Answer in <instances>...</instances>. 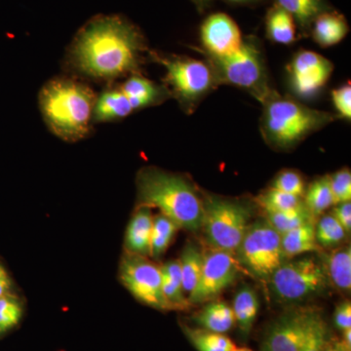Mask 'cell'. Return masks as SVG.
I'll return each instance as SVG.
<instances>
[{"instance_id":"cell-13","label":"cell","mask_w":351,"mask_h":351,"mask_svg":"<svg viewBox=\"0 0 351 351\" xmlns=\"http://www.w3.org/2000/svg\"><path fill=\"white\" fill-rule=\"evenodd\" d=\"M202 53L210 57H226L234 54L243 43L239 25L225 13L208 16L200 27Z\"/></svg>"},{"instance_id":"cell-16","label":"cell","mask_w":351,"mask_h":351,"mask_svg":"<svg viewBox=\"0 0 351 351\" xmlns=\"http://www.w3.org/2000/svg\"><path fill=\"white\" fill-rule=\"evenodd\" d=\"M121 90L130 101L134 110L156 106L165 101L170 95L167 88L156 84L138 73L131 75Z\"/></svg>"},{"instance_id":"cell-11","label":"cell","mask_w":351,"mask_h":351,"mask_svg":"<svg viewBox=\"0 0 351 351\" xmlns=\"http://www.w3.org/2000/svg\"><path fill=\"white\" fill-rule=\"evenodd\" d=\"M237 274V261L233 253L212 250L206 254L199 280L188 297L189 304L213 301L234 281Z\"/></svg>"},{"instance_id":"cell-12","label":"cell","mask_w":351,"mask_h":351,"mask_svg":"<svg viewBox=\"0 0 351 351\" xmlns=\"http://www.w3.org/2000/svg\"><path fill=\"white\" fill-rule=\"evenodd\" d=\"M332 71L334 64L326 58L313 51H299L288 66L291 87L298 96L308 98L327 84Z\"/></svg>"},{"instance_id":"cell-39","label":"cell","mask_w":351,"mask_h":351,"mask_svg":"<svg viewBox=\"0 0 351 351\" xmlns=\"http://www.w3.org/2000/svg\"><path fill=\"white\" fill-rule=\"evenodd\" d=\"M332 217L339 221V225L343 226L346 233L351 230V203L346 202L336 205L332 210Z\"/></svg>"},{"instance_id":"cell-31","label":"cell","mask_w":351,"mask_h":351,"mask_svg":"<svg viewBox=\"0 0 351 351\" xmlns=\"http://www.w3.org/2000/svg\"><path fill=\"white\" fill-rule=\"evenodd\" d=\"M267 223L280 234L299 228L308 221H314V217L307 210L306 205L278 213H265Z\"/></svg>"},{"instance_id":"cell-21","label":"cell","mask_w":351,"mask_h":351,"mask_svg":"<svg viewBox=\"0 0 351 351\" xmlns=\"http://www.w3.org/2000/svg\"><path fill=\"white\" fill-rule=\"evenodd\" d=\"M276 4L287 11L304 32L311 31L318 16L332 10L327 0H276Z\"/></svg>"},{"instance_id":"cell-25","label":"cell","mask_w":351,"mask_h":351,"mask_svg":"<svg viewBox=\"0 0 351 351\" xmlns=\"http://www.w3.org/2000/svg\"><path fill=\"white\" fill-rule=\"evenodd\" d=\"M258 307L260 302L253 289L246 286L235 295L232 306L233 314L235 322L239 325L240 332L244 337L250 334L254 323L257 319Z\"/></svg>"},{"instance_id":"cell-33","label":"cell","mask_w":351,"mask_h":351,"mask_svg":"<svg viewBox=\"0 0 351 351\" xmlns=\"http://www.w3.org/2000/svg\"><path fill=\"white\" fill-rule=\"evenodd\" d=\"M346 232L332 215H325L315 225V239L318 246H337L346 239Z\"/></svg>"},{"instance_id":"cell-7","label":"cell","mask_w":351,"mask_h":351,"mask_svg":"<svg viewBox=\"0 0 351 351\" xmlns=\"http://www.w3.org/2000/svg\"><path fill=\"white\" fill-rule=\"evenodd\" d=\"M250 210L239 201L210 196L203 200V221L206 243L212 250L234 253L248 228Z\"/></svg>"},{"instance_id":"cell-20","label":"cell","mask_w":351,"mask_h":351,"mask_svg":"<svg viewBox=\"0 0 351 351\" xmlns=\"http://www.w3.org/2000/svg\"><path fill=\"white\" fill-rule=\"evenodd\" d=\"M195 321L202 329L219 334L230 331L235 323L232 307L223 301H211L196 314Z\"/></svg>"},{"instance_id":"cell-23","label":"cell","mask_w":351,"mask_h":351,"mask_svg":"<svg viewBox=\"0 0 351 351\" xmlns=\"http://www.w3.org/2000/svg\"><path fill=\"white\" fill-rule=\"evenodd\" d=\"M295 22L292 16L280 6L274 4L265 17V32L274 43L289 45L295 40Z\"/></svg>"},{"instance_id":"cell-44","label":"cell","mask_w":351,"mask_h":351,"mask_svg":"<svg viewBox=\"0 0 351 351\" xmlns=\"http://www.w3.org/2000/svg\"><path fill=\"white\" fill-rule=\"evenodd\" d=\"M343 332V339L341 341L345 343V345L348 346V348H351V328L350 329H346Z\"/></svg>"},{"instance_id":"cell-30","label":"cell","mask_w":351,"mask_h":351,"mask_svg":"<svg viewBox=\"0 0 351 351\" xmlns=\"http://www.w3.org/2000/svg\"><path fill=\"white\" fill-rule=\"evenodd\" d=\"M328 339L326 322L319 313L311 311L298 351H324Z\"/></svg>"},{"instance_id":"cell-28","label":"cell","mask_w":351,"mask_h":351,"mask_svg":"<svg viewBox=\"0 0 351 351\" xmlns=\"http://www.w3.org/2000/svg\"><path fill=\"white\" fill-rule=\"evenodd\" d=\"M179 262L181 267L182 289L184 294H188L189 297L199 280L204 262V254L193 245H188L182 251Z\"/></svg>"},{"instance_id":"cell-10","label":"cell","mask_w":351,"mask_h":351,"mask_svg":"<svg viewBox=\"0 0 351 351\" xmlns=\"http://www.w3.org/2000/svg\"><path fill=\"white\" fill-rule=\"evenodd\" d=\"M119 278L138 301L158 311H171L162 292L160 267L145 257L126 254L120 263Z\"/></svg>"},{"instance_id":"cell-34","label":"cell","mask_w":351,"mask_h":351,"mask_svg":"<svg viewBox=\"0 0 351 351\" xmlns=\"http://www.w3.org/2000/svg\"><path fill=\"white\" fill-rule=\"evenodd\" d=\"M22 316L23 307L17 300L9 295L0 297V332L17 326Z\"/></svg>"},{"instance_id":"cell-38","label":"cell","mask_w":351,"mask_h":351,"mask_svg":"<svg viewBox=\"0 0 351 351\" xmlns=\"http://www.w3.org/2000/svg\"><path fill=\"white\" fill-rule=\"evenodd\" d=\"M335 324L341 331L351 328V304L350 301H345L337 306L334 315Z\"/></svg>"},{"instance_id":"cell-45","label":"cell","mask_w":351,"mask_h":351,"mask_svg":"<svg viewBox=\"0 0 351 351\" xmlns=\"http://www.w3.org/2000/svg\"><path fill=\"white\" fill-rule=\"evenodd\" d=\"M233 351H253L250 350V348H235Z\"/></svg>"},{"instance_id":"cell-35","label":"cell","mask_w":351,"mask_h":351,"mask_svg":"<svg viewBox=\"0 0 351 351\" xmlns=\"http://www.w3.org/2000/svg\"><path fill=\"white\" fill-rule=\"evenodd\" d=\"M271 188L289 195L299 196V197H302L306 193L304 179L299 173L293 170H286L279 173Z\"/></svg>"},{"instance_id":"cell-4","label":"cell","mask_w":351,"mask_h":351,"mask_svg":"<svg viewBox=\"0 0 351 351\" xmlns=\"http://www.w3.org/2000/svg\"><path fill=\"white\" fill-rule=\"evenodd\" d=\"M261 133L277 149H289L335 120V115L306 107L272 91L262 103Z\"/></svg>"},{"instance_id":"cell-29","label":"cell","mask_w":351,"mask_h":351,"mask_svg":"<svg viewBox=\"0 0 351 351\" xmlns=\"http://www.w3.org/2000/svg\"><path fill=\"white\" fill-rule=\"evenodd\" d=\"M178 226L162 214L156 215L152 221L149 256L158 260L162 257L174 239Z\"/></svg>"},{"instance_id":"cell-27","label":"cell","mask_w":351,"mask_h":351,"mask_svg":"<svg viewBox=\"0 0 351 351\" xmlns=\"http://www.w3.org/2000/svg\"><path fill=\"white\" fill-rule=\"evenodd\" d=\"M304 195V203L307 210L311 212L314 218L321 216L332 205H334L330 176H323L311 182Z\"/></svg>"},{"instance_id":"cell-40","label":"cell","mask_w":351,"mask_h":351,"mask_svg":"<svg viewBox=\"0 0 351 351\" xmlns=\"http://www.w3.org/2000/svg\"><path fill=\"white\" fill-rule=\"evenodd\" d=\"M11 288V280L5 269L0 265V297L8 295Z\"/></svg>"},{"instance_id":"cell-1","label":"cell","mask_w":351,"mask_h":351,"mask_svg":"<svg viewBox=\"0 0 351 351\" xmlns=\"http://www.w3.org/2000/svg\"><path fill=\"white\" fill-rule=\"evenodd\" d=\"M147 50L142 32L119 16L95 18L80 32L71 51L76 71L112 82L138 73Z\"/></svg>"},{"instance_id":"cell-22","label":"cell","mask_w":351,"mask_h":351,"mask_svg":"<svg viewBox=\"0 0 351 351\" xmlns=\"http://www.w3.org/2000/svg\"><path fill=\"white\" fill-rule=\"evenodd\" d=\"M315 221H308L281 234V246L285 258H294L319 249L315 239Z\"/></svg>"},{"instance_id":"cell-17","label":"cell","mask_w":351,"mask_h":351,"mask_svg":"<svg viewBox=\"0 0 351 351\" xmlns=\"http://www.w3.org/2000/svg\"><path fill=\"white\" fill-rule=\"evenodd\" d=\"M350 32L348 21L341 14L327 11L318 16L311 25V36L321 47H331L341 43Z\"/></svg>"},{"instance_id":"cell-9","label":"cell","mask_w":351,"mask_h":351,"mask_svg":"<svg viewBox=\"0 0 351 351\" xmlns=\"http://www.w3.org/2000/svg\"><path fill=\"white\" fill-rule=\"evenodd\" d=\"M272 291L280 301H302L325 289L328 279L324 265L314 258L283 263L270 276Z\"/></svg>"},{"instance_id":"cell-14","label":"cell","mask_w":351,"mask_h":351,"mask_svg":"<svg viewBox=\"0 0 351 351\" xmlns=\"http://www.w3.org/2000/svg\"><path fill=\"white\" fill-rule=\"evenodd\" d=\"M311 311L297 308L286 311L270 324L263 351H298Z\"/></svg>"},{"instance_id":"cell-15","label":"cell","mask_w":351,"mask_h":351,"mask_svg":"<svg viewBox=\"0 0 351 351\" xmlns=\"http://www.w3.org/2000/svg\"><path fill=\"white\" fill-rule=\"evenodd\" d=\"M152 221V208L138 205L127 226L124 240L127 254L141 257L149 256Z\"/></svg>"},{"instance_id":"cell-5","label":"cell","mask_w":351,"mask_h":351,"mask_svg":"<svg viewBox=\"0 0 351 351\" xmlns=\"http://www.w3.org/2000/svg\"><path fill=\"white\" fill-rule=\"evenodd\" d=\"M206 61L214 69L219 85L246 90L261 104L274 91L269 85L262 45L254 36L243 38L241 47L234 54L221 58L206 56Z\"/></svg>"},{"instance_id":"cell-18","label":"cell","mask_w":351,"mask_h":351,"mask_svg":"<svg viewBox=\"0 0 351 351\" xmlns=\"http://www.w3.org/2000/svg\"><path fill=\"white\" fill-rule=\"evenodd\" d=\"M133 108L129 99L119 89H108L95 101L93 120L95 122L114 121L128 117Z\"/></svg>"},{"instance_id":"cell-2","label":"cell","mask_w":351,"mask_h":351,"mask_svg":"<svg viewBox=\"0 0 351 351\" xmlns=\"http://www.w3.org/2000/svg\"><path fill=\"white\" fill-rule=\"evenodd\" d=\"M140 206L157 208L178 228L196 232L202 226L203 200L184 176L145 167L137 176Z\"/></svg>"},{"instance_id":"cell-41","label":"cell","mask_w":351,"mask_h":351,"mask_svg":"<svg viewBox=\"0 0 351 351\" xmlns=\"http://www.w3.org/2000/svg\"><path fill=\"white\" fill-rule=\"evenodd\" d=\"M324 351H351V348H348L343 341H339L338 339H329Z\"/></svg>"},{"instance_id":"cell-24","label":"cell","mask_w":351,"mask_h":351,"mask_svg":"<svg viewBox=\"0 0 351 351\" xmlns=\"http://www.w3.org/2000/svg\"><path fill=\"white\" fill-rule=\"evenodd\" d=\"M324 265L328 279L339 290L350 292L351 289V249L341 247L325 256Z\"/></svg>"},{"instance_id":"cell-8","label":"cell","mask_w":351,"mask_h":351,"mask_svg":"<svg viewBox=\"0 0 351 351\" xmlns=\"http://www.w3.org/2000/svg\"><path fill=\"white\" fill-rule=\"evenodd\" d=\"M237 252V262L260 279L270 278L285 258L281 234L267 221L248 226Z\"/></svg>"},{"instance_id":"cell-37","label":"cell","mask_w":351,"mask_h":351,"mask_svg":"<svg viewBox=\"0 0 351 351\" xmlns=\"http://www.w3.org/2000/svg\"><path fill=\"white\" fill-rule=\"evenodd\" d=\"M332 105L338 112V117L351 119V86L350 82L332 91Z\"/></svg>"},{"instance_id":"cell-42","label":"cell","mask_w":351,"mask_h":351,"mask_svg":"<svg viewBox=\"0 0 351 351\" xmlns=\"http://www.w3.org/2000/svg\"><path fill=\"white\" fill-rule=\"evenodd\" d=\"M230 4H235V5H248V4L256 3L260 0H223Z\"/></svg>"},{"instance_id":"cell-36","label":"cell","mask_w":351,"mask_h":351,"mask_svg":"<svg viewBox=\"0 0 351 351\" xmlns=\"http://www.w3.org/2000/svg\"><path fill=\"white\" fill-rule=\"evenodd\" d=\"M334 205L350 202L351 199V173L348 168L338 171L330 176Z\"/></svg>"},{"instance_id":"cell-43","label":"cell","mask_w":351,"mask_h":351,"mask_svg":"<svg viewBox=\"0 0 351 351\" xmlns=\"http://www.w3.org/2000/svg\"><path fill=\"white\" fill-rule=\"evenodd\" d=\"M212 0H193V3L197 6L198 10L203 11L211 3Z\"/></svg>"},{"instance_id":"cell-6","label":"cell","mask_w":351,"mask_h":351,"mask_svg":"<svg viewBox=\"0 0 351 351\" xmlns=\"http://www.w3.org/2000/svg\"><path fill=\"white\" fill-rule=\"evenodd\" d=\"M165 69V87L184 112H193L200 101L219 86L214 69L207 61L193 58L151 53Z\"/></svg>"},{"instance_id":"cell-26","label":"cell","mask_w":351,"mask_h":351,"mask_svg":"<svg viewBox=\"0 0 351 351\" xmlns=\"http://www.w3.org/2000/svg\"><path fill=\"white\" fill-rule=\"evenodd\" d=\"M182 329L197 351H233L237 348L232 339L223 334L208 331L202 328L193 329L184 324L182 325Z\"/></svg>"},{"instance_id":"cell-3","label":"cell","mask_w":351,"mask_h":351,"mask_svg":"<svg viewBox=\"0 0 351 351\" xmlns=\"http://www.w3.org/2000/svg\"><path fill=\"white\" fill-rule=\"evenodd\" d=\"M95 95L89 87L69 78L52 80L40 93V108L51 131L64 141L80 140L93 119Z\"/></svg>"},{"instance_id":"cell-19","label":"cell","mask_w":351,"mask_h":351,"mask_svg":"<svg viewBox=\"0 0 351 351\" xmlns=\"http://www.w3.org/2000/svg\"><path fill=\"white\" fill-rule=\"evenodd\" d=\"M162 292L171 311H184L191 304L182 289L181 267L179 260L169 261L160 267Z\"/></svg>"},{"instance_id":"cell-32","label":"cell","mask_w":351,"mask_h":351,"mask_svg":"<svg viewBox=\"0 0 351 351\" xmlns=\"http://www.w3.org/2000/svg\"><path fill=\"white\" fill-rule=\"evenodd\" d=\"M257 203L265 213H278L289 211L304 205L302 197L289 195L270 188L257 197Z\"/></svg>"}]
</instances>
